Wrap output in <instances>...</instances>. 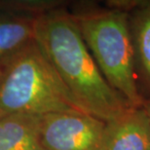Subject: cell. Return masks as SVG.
<instances>
[{"label":"cell","mask_w":150,"mask_h":150,"mask_svg":"<svg viewBox=\"0 0 150 150\" xmlns=\"http://www.w3.org/2000/svg\"><path fill=\"white\" fill-rule=\"evenodd\" d=\"M35 42L84 112L106 122L131 106L104 79L72 13L54 8L38 14Z\"/></svg>","instance_id":"1"},{"label":"cell","mask_w":150,"mask_h":150,"mask_svg":"<svg viewBox=\"0 0 150 150\" xmlns=\"http://www.w3.org/2000/svg\"><path fill=\"white\" fill-rule=\"evenodd\" d=\"M64 112L84 111L34 40L5 62L0 114Z\"/></svg>","instance_id":"2"},{"label":"cell","mask_w":150,"mask_h":150,"mask_svg":"<svg viewBox=\"0 0 150 150\" xmlns=\"http://www.w3.org/2000/svg\"><path fill=\"white\" fill-rule=\"evenodd\" d=\"M72 14L104 79L131 106H142L129 13L93 7Z\"/></svg>","instance_id":"3"},{"label":"cell","mask_w":150,"mask_h":150,"mask_svg":"<svg viewBox=\"0 0 150 150\" xmlns=\"http://www.w3.org/2000/svg\"><path fill=\"white\" fill-rule=\"evenodd\" d=\"M105 122L85 112L41 116V139L46 150H103Z\"/></svg>","instance_id":"4"},{"label":"cell","mask_w":150,"mask_h":150,"mask_svg":"<svg viewBox=\"0 0 150 150\" xmlns=\"http://www.w3.org/2000/svg\"><path fill=\"white\" fill-rule=\"evenodd\" d=\"M103 150H150V121L143 106H130L105 122Z\"/></svg>","instance_id":"5"},{"label":"cell","mask_w":150,"mask_h":150,"mask_svg":"<svg viewBox=\"0 0 150 150\" xmlns=\"http://www.w3.org/2000/svg\"><path fill=\"white\" fill-rule=\"evenodd\" d=\"M40 119L30 114H0V150H46Z\"/></svg>","instance_id":"6"},{"label":"cell","mask_w":150,"mask_h":150,"mask_svg":"<svg viewBox=\"0 0 150 150\" xmlns=\"http://www.w3.org/2000/svg\"><path fill=\"white\" fill-rule=\"evenodd\" d=\"M129 15L137 80L150 98V0L139 1Z\"/></svg>","instance_id":"7"},{"label":"cell","mask_w":150,"mask_h":150,"mask_svg":"<svg viewBox=\"0 0 150 150\" xmlns=\"http://www.w3.org/2000/svg\"><path fill=\"white\" fill-rule=\"evenodd\" d=\"M36 16L0 19V65L35 40Z\"/></svg>","instance_id":"8"},{"label":"cell","mask_w":150,"mask_h":150,"mask_svg":"<svg viewBox=\"0 0 150 150\" xmlns=\"http://www.w3.org/2000/svg\"><path fill=\"white\" fill-rule=\"evenodd\" d=\"M142 106H143V108L145 109L146 114H147V116L149 118V121H150V98H145L144 103H143V104H142Z\"/></svg>","instance_id":"9"},{"label":"cell","mask_w":150,"mask_h":150,"mask_svg":"<svg viewBox=\"0 0 150 150\" xmlns=\"http://www.w3.org/2000/svg\"><path fill=\"white\" fill-rule=\"evenodd\" d=\"M4 72H5V64H3L0 65V86H1L3 76H4Z\"/></svg>","instance_id":"10"},{"label":"cell","mask_w":150,"mask_h":150,"mask_svg":"<svg viewBox=\"0 0 150 150\" xmlns=\"http://www.w3.org/2000/svg\"><path fill=\"white\" fill-rule=\"evenodd\" d=\"M1 5H2V4H0V6H1Z\"/></svg>","instance_id":"11"}]
</instances>
